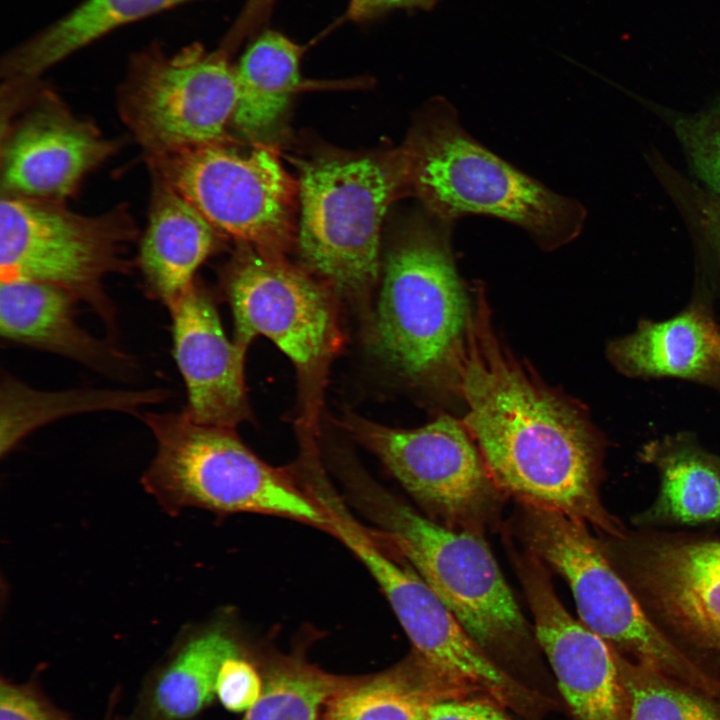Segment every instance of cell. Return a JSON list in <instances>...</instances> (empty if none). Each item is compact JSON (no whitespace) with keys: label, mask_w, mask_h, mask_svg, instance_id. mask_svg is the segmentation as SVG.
Wrapping results in <instances>:
<instances>
[{"label":"cell","mask_w":720,"mask_h":720,"mask_svg":"<svg viewBox=\"0 0 720 720\" xmlns=\"http://www.w3.org/2000/svg\"><path fill=\"white\" fill-rule=\"evenodd\" d=\"M235 66L237 101L232 116L243 135L268 133L285 113L302 83L304 47L273 29L255 35Z\"/></svg>","instance_id":"24"},{"label":"cell","mask_w":720,"mask_h":720,"mask_svg":"<svg viewBox=\"0 0 720 720\" xmlns=\"http://www.w3.org/2000/svg\"><path fill=\"white\" fill-rule=\"evenodd\" d=\"M515 569L534 620V636L572 720H627L619 653L575 620L555 593L546 566L530 553Z\"/></svg>","instance_id":"15"},{"label":"cell","mask_w":720,"mask_h":720,"mask_svg":"<svg viewBox=\"0 0 720 720\" xmlns=\"http://www.w3.org/2000/svg\"><path fill=\"white\" fill-rule=\"evenodd\" d=\"M158 179L221 232L277 255L294 232L298 184L269 150L241 153L219 143L149 156Z\"/></svg>","instance_id":"12"},{"label":"cell","mask_w":720,"mask_h":720,"mask_svg":"<svg viewBox=\"0 0 720 720\" xmlns=\"http://www.w3.org/2000/svg\"><path fill=\"white\" fill-rule=\"evenodd\" d=\"M660 474L654 503L633 517L639 527L720 521V457L688 438L648 444L641 454Z\"/></svg>","instance_id":"23"},{"label":"cell","mask_w":720,"mask_h":720,"mask_svg":"<svg viewBox=\"0 0 720 720\" xmlns=\"http://www.w3.org/2000/svg\"><path fill=\"white\" fill-rule=\"evenodd\" d=\"M122 689L121 687H115L113 691L111 692L108 702L105 714L103 716L102 720H129L125 719L119 712V706L121 703V697H122Z\"/></svg>","instance_id":"36"},{"label":"cell","mask_w":720,"mask_h":720,"mask_svg":"<svg viewBox=\"0 0 720 720\" xmlns=\"http://www.w3.org/2000/svg\"><path fill=\"white\" fill-rule=\"evenodd\" d=\"M331 677L302 668L274 673L242 720H316L320 707L337 690Z\"/></svg>","instance_id":"28"},{"label":"cell","mask_w":720,"mask_h":720,"mask_svg":"<svg viewBox=\"0 0 720 720\" xmlns=\"http://www.w3.org/2000/svg\"><path fill=\"white\" fill-rule=\"evenodd\" d=\"M439 0H350L344 13V20L355 23H366L375 20L391 11L429 10Z\"/></svg>","instance_id":"35"},{"label":"cell","mask_w":720,"mask_h":720,"mask_svg":"<svg viewBox=\"0 0 720 720\" xmlns=\"http://www.w3.org/2000/svg\"><path fill=\"white\" fill-rule=\"evenodd\" d=\"M519 534L527 552L568 583L580 621L627 659L709 694L718 685L654 625L588 525L523 505Z\"/></svg>","instance_id":"7"},{"label":"cell","mask_w":720,"mask_h":720,"mask_svg":"<svg viewBox=\"0 0 720 720\" xmlns=\"http://www.w3.org/2000/svg\"><path fill=\"white\" fill-rule=\"evenodd\" d=\"M342 425L434 520L480 532L495 515L502 491L463 423L444 415L403 430L347 415Z\"/></svg>","instance_id":"13"},{"label":"cell","mask_w":720,"mask_h":720,"mask_svg":"<svg viewBox=\"0 0 720 720\" xmlns=\"http://www.w3.org/2000/svg\"><path fill=\"white\" fill-rule=\"evenodd\" d=\"M450 224L428 213L402 231L387 256L377 304L379 354L401 376L423 386L457 387L472 318L452 254Z\"/></svg>","instance_id":"4"},{"label":"cell","mask_w":720,"mask_h":720,"mask_svg":"<svg viewBox=\"0 0 720 720\" xmlns=\"http://www.w3.org/2000/svg\"><path fill=\"white\" fill-rule=\"evenodd\" d=\"M239 653L222 625L183 631L146 673L129 720H199L215 695L222 662Z\"/></svg>","instance_id":"19"},{"label":"cell","mask_w":720,"mask_h":720,"mask_svg":"<svg viewBox=\"0 0 720 720\" xmlns=\"http://www.w3.org/2000/svg\"><path fill=\"white\" fill-rule=\"evenodd\" d=\"M42 672V667H38L24 681L1 676L0 720H76L48 696Z\"/></svg>","instance_id":"31"},{"label":"cell","mask_w":720,"mask_h":720,"mask_svg":"<svg viewBox=\"0 0 720 720\" xmlns=\"http://www.w3.org/2000/svg\"><path fill=\"white\" fill-rule=\"evenodd\" d=\"M470 698L416 653L405 665L335 697L324 720H427L438 703Z\"/></svg>","instance_id":"26"},{"label":"cell","mask_w":720,"mask_h":720,"mask_svg":"<svg viewBox=\"0 0 720 720\" xmlns=\"http://www.w3.org/2000/svg\"><path fill=\"white\" fill-rule=\"evenodd\" d=\"M163 389L142 391L78 389L36 390L9 373L0 382V454L5 456L30 432L53 420L84 412L135 413L142 406L169 398Z\"/></svg>","instance_id":"25"},{"label":"cell","mask_w":720,"mask_h":720,"mask_svg":"<svg viewBox=\"0 0 720 720\" xmlns=\"http://www.w3.org/2000/svg\"><path fill=\"white\" fill-rule=\"evenodd\" d=\"M619 664L627 720H720L719 698L620 653Z\"/></svg>","instance_id":"27"},{"label":"cell","mask_w":720,"mask_h":720,"mask_svg":"<svg viewBox=\"0 0 720 720\" xmlns=\"http://www.w3.org/2000/svg\"><path fill=\"white\" fill-rule=\"evenodd\" d=\"M456 390L468 407L463 425L502 492L523 505L580 520L605 536L627 534L600 498L601 449L591 425L504 351L480 302Z\"/></svg>","instance_id":"1"},{"label":"cell","mask_w":720,"mask_h":720,"mask_svg":"<svg viewBox=\"0 0 720 720\" xmlns=\"http://www.w3.org/2000/svg\"><path fill=\"white\" fill-rule=\"evenodd\" d=\"M504 710L483 698L451 699L436 704L427 720H511Z\"/></svg>","instance_id":"34"},{"label":"cell","mask_w":720,"mask_h":720,"mask_svg":"<svg viewBox=\"0 0 720 720\" xmlns=\"http://www.w3.org/2000/svg\"><path fill=\"white\" fill-rule=\"evenodd\" d=\"M34 103L2 143V189L4 195L59 202L115 145L49 90L39 86Z\"/></svg>","instance_id":"16"},{"label":"cell","mask_w":720,"mask_h":720,"mask_svg":"<svg viewBox=\"0 0 720 720\" xmlns=\"http://www.w3.org/2000/svg\"><path fill=\"white\" fill-rule=\"evenodd\" d=\"M325 514L327 531L367 568L428 666L469 697L490 700L524 718L535 714L540 693L491 659L419 574L393 558L343 500L330 502Z\"/></svg>","instance_id":"8"},{"label":"cell","mask_w":720,"mask_h":720,"mask_svg":"<svg viewBox=\"0 0 720 720\" xmlns=\"http://www.w3.org/2000/svg\"><path fill=\"white\" fill-rule=\"evenodd\" d=\"M608 357L627 376L678 377L720 387V328L701 306L661 322L641 321L609 344Z\"/></svg>","instance_id":"20"},{"label":"cell","mask_w":720,"mask_h":720,"mask_svg":"<svg viewBox=\"0 0 720 720\" xmlns=\"http://www.w3.org/2000/svg\"><path fill=\"white\" fill-rule=\"evenodd\" d=\"M673 129L699 178L720 197V100L703 112L677 117Z\"/></svg>","instance_id":"29"},{"label":"cell","mask_w":720,"mask_h":720,"mask_svg":"<svg viewBox=\"0 0 720 720\" xmlns=\"http://www.w3.org/2000/svg\"><path fill=\"white\" fill-rule=\"evenodd\" d=\"M298 245L306 266L339 292L363 298L380 271V234L406 190L401 148L383 156H323L299 165Z\"/></svg>","instance_id":"6"},{"label":"cell","mask_w":720,"mask_h":720,"mask_svg":"<svg viewBox=\"0 0 720 720\" xmlns=\"http://www.w3.org/2000/svg\"><path fill=\"white\" fill-rule=\"evenodd\" d=\"M262 690L258 673L239 653L222 662L217 675L215 695L227 710L247 711L259 699Z\"/></svg>","instance_id":"32"},{"label":"cell","mask_w":720,"mask_h":720,"mask_svg":"<svg viewBox=\"0 0 720 720\" xmlns=\"http://www.w3.org/2000/svg\"><path fill=\"white\" fill-rule=\"evenodd\" d=\"M276 0H246L239 15L224 35L219 48L230 56L268 22Z\"/></svg>","instance_id":"33"},{"label":"cell","mask_w":720,"mask_h":720,"mask_svg":"<svg viewBox=\"0 0 720 720\" xmlns=\"http://www.w3.org/2000/svg\"><path fill=\"white\" fill-rule=\"evenodd\" d=\"M142 419L156 453L141 481L168 513L188 507L260 513L326 529L323 512L303 488L258 458L233 429L200 424L185 409L146 412Z\"/></svg>","instance_id":"5"},{"label":"cell","mask_w":720,"mask_h":720,"mask_svg":"<svg viewBox=\"0 0 720 720\" xmlns=\"http://www.w3.org/2000/svg\"><path fill=\"white\" fill-rule=\"evenodd\" d=\"M229 59L198 42L174 53L152 42L130 57L120 113L149 156L220 142L237 101Z\"/></svg>","instance_id":"11"},{"label":"cell","mask_w":720,"mask_h":720,"mask_svg":"<svg viewBox=\"0 0 720 720\" xmlns=\"http://www.w3.org/2000/svg\"><path fill=\"white\" fill-rule=\"evenodd\" d=\"M79 300L48 283L1 280L0 336L8 343L45 350L111 378L127 380L137 370L134 357L111 339H100L76 320Z\"/></svg>","instance_id":"18"},{"label":"cell","mask_w":720,"mask_h":720,"mask_svg":"<svg viewBox=\"0 0 720 720\" xmlns=\"http://www.w3.org/2000/svg\"><path fill=\"white\" fill-rule=\"evenodd\" d=\"M225 277L234 341L247 348L269 338L296 366L304 384L317 386L339 342L328 291L307 273L251 247Z\"/></svg>","instance_id":"14"},{"label":"cell","mask_w":720,"mask_h":720,"mask_svg":"<svg viewBox=\"0 0 720 720\" xmlns=\"http://www.w3.org/2000/svg\"><path fill=\"white\" fill-rule=\"evenodd\" d=\"M168 309L172 353L187 391L184 409L200 424L233 429L249 416L247 348L227 337L211 295L196 280Z\"/></svg>","instance_id":"17"},{"label":"cell","mask_w":720,"mask_h":720,"mask_svg":"<svg viewBox=\"0 0 720 720\" xmlns=\"http://www.w3.org/2000/svg\"><path fill=\"white\" fill-rule=\"evenodd\" d=\"M341 479L378 538L419 574L491 659L507 670L529 658L536 639L480 532L425 517L358 469H342Z\"/></svg>","instance_id":"2"},{"label":"cell","mask_w":720,"mask_h":720,"mask_svg":"<svg viewBox=\"0 0 720 720\" xmlns=\"http://www.w3.org/2000/svg\"><path fill=\"white\" fill-rule=\"evenodd\" d=\"M197 0H83L53 23L9 50L7 79L34 78L116 29Z\"/></svg>","instance_id":"22"},{"label":"cell","mask_w":720,"mask_h":720,"mask_svg":"<svg viewBox=\"0 0 720 720\" xmlns=\"http://www.w3.org/2000/svg\"><path fill=\"white\" fill-rule=\"evenodd\" d=\"M606 554L654 625L720 685V540L627 532Z\"/></svg>","instance_id":"10"},{"label":"cell","mask_w":720,"mask_h":720,"mask_svg":"<svg viewBox=\"0 0 720 720\" xmlns=\"http://www.w3.org/2000/svg\"><path fill=\"white\" fill-rule=\"evenodd\" d=\"M659 180L720 264V197L685 179L671 167L660 174Z\"/></svg>","instance_id":"30"},{"label":"cell","mask_w":720,"mask_h":720,"mask_svg":"<svg viewBox=\"0 0 720 720\" xmlns=\"http://www.w3.org/2000/svg\"><path fill=\"white\" fill-rule=\"evenodd\" d=\"M406 190L432 216L452 223L473 214L526 231L546 250L574 240L585 210L524 174L476 141L443 98L431 101L401 147Z\"/></svg>","instance_id":"3"},{"label":"cell","mask_w":720,"mask_h":720,"mask_svg":"<svg viewBox=\"0 0 720 720\" xmlns=\"http://www.w3.org/2000/svg\"><path fill=\"white\" fill-rule=\"evenodd\" d=\"M134 226L123 209L99 216L73 213L58 202L4 195L0 209L1 280L62 287L89 305L109 338H118L117 310L103 281L127 273L126 243Z\"/></svg>","instance_id":"9"},{"label":"cell","mask_w":720,"mask_h":720,"mask_svg":"<svg viewBox=\"0 0 720 720\" xmlns=\"http://www.w3.org/2000/svg\"><path fill=\"white\" fill-rule=\"evenodd\" d=\"M138 265L148 295L167 308L195 282L214 248V227L165 182L155 183Z\"/></svg>","instance_id":"21"}]
</instances>
